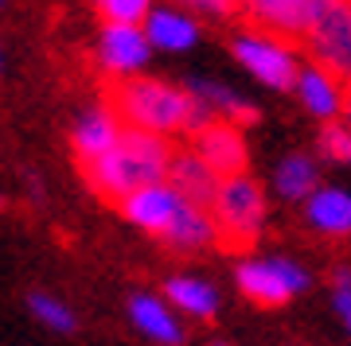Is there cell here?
<instances>
[{"instance_id":"obj_9","label":"cell","mask_w":351,"mask_h":346,"mask_svg":"<svg viewBox=\"0 0 351 346\" xmlns=\"http://www.w3.org/2000/svg\"><path fill=\"white\" fill-rule=\"evenodd\" d=\"M195 156L211 168L219 179H234L246 168V140H242L239 124L215 121L211 129H203L195 136Z\"/></svg>"},{"instance_id":"obj_23","label":"cell","mask_w":351,"mask_h":346,"mask_svg":"<svg viewBox=\"0 0 351 346\" xmlns=\"http://www.w3.org/2000/svg\"><path fill=\"white\" fill-rule=\"evenodd\" d=\"M320 156H324V160L351 163V133H348V124H328L324 133H320Z\"/></svg>"},{"instance_id":"obj_1","label":"cell","mask_w":351,"mask_h":346,"mask_svg":"<svg viewBox=\"0 0 351 346\" xmlns=\"http://www.w3.org/2000/svg\"><path fill=\"white\" fill-rule=\"evenodd\" d=\"M172 148L164 136L152 133H137V129H125L121 144L101 156V160L86 163V179L98 195L121 198L125 202L133 191L152 183H168V172H172Z\"/></svg>"},{"instance_id":"obj_6","label":"cell","mask_w":351,"mask_h":346,"mask_svg":"<svg viewBox=\"0 0 351 346\" xmlns=\"http://www.w3.org/2000/svg\"><path fill=\"white\" fill-rule=\"evenodd\" d=\"M98 59L101 66L117 78H137L152 59V43L145 36V27H121V24H106L98 31Z\"/></svg>"},{"instance_id":"obj_5","label":"cell","mask_w":351,"mask_h":346,"mask_svg":"<svg viewBox=\"0 0 351 346\" xmlns=\"http://www.w3.org/2000/svg\"><path fill=\"white\" fill-rule=\"evenodd\" d=\"M239 280V292L250 304H262V308H281L293 296H301L308 288V272L301 269V261L289 257H262V261H246L234 272Z\"/></svg>"},{"instance_id":"obj_18","label":"cell","mask_w":351,"mask_h":346,"mask_svg":"<svg viewBox=\"0 0 351 346\" xmlns=\"http://www.w3.org/2000/svg\"><path fill=\"white\" fill-rule=\"evenodd\" d=\"M164 296H168V304L176 311L195 315V319H211L215 311H219V292L207 280H199V276H172L164 284Z\"/></svg>"},{"instance_id":"obj_12","label":"cell","mask_w":351,"mask_h":346,"mask_svg":"<svg viewBox=\"0 0 351 346\" xmlns=\"http://www.w3.org/2000/svg\"><path fill=\"white\" fill-rule=\"evenodd\" d=\"M168 187H172L188 207L207 211V207H215V198H219V191H223V179H219V175H215L211 168L195 156V152H188V156H176V160H172Z\"/></svg>"},{"instance_id":"obj_16","label":"cell","mask_w":351,"mask_h":346,"mask_svg":"<svg viewBox=\"0 0 351 346\" xmlns=\"http://www.w3.org/2000/svg\"><path fill=\"white\" fill-rule=\"evenodd\" d=\"M145 36L160 51H188L199 43V24L180 8H152L145 20Z\"/></svg>"},{"instance_id":"obj_11","label":"cell","mask_w":351,"mask_h":346,"mask_svg":"<svg viewBox=\"0 0 351 346\" xmlns=\"http://www.w3.org/2000/svg\"><path fill=\"white\" fill-rule=\"evenodd\" d=\"M324 0H258L250 4V12L258 24L274 27L277 36H304L316 27V20L324 16Z\"/></svg>"},{"instance_id":"obj_7","label":"cell","mask_w":351,"mask_h":346,"mask_svg":"<svg viewBox=\"0 0 351 346\" xmlns=\"http://www.w3.org/2000/svg\"><path fill=\"white\" fill-rule=\"evenodd\" d=\"M308 47L320 66L336 75H351V4H328L324 16L308 31Z\"/></svg>"},{"instance_id":"obj_27","label":"cell","mask_w":351,"mask_h":346,"mask_svg":"<svg viewBox=\"0 0 351 346\" xmlns=\"http://www.w3.org/2000/svg\"><path fill=\"white\" fill-rule=\"evenodd\" d=\"M348 331H351V319H348Z\"/></svg>"},{"instance_id":"obj_28","label":"cell","mask_w":351,"mask_h":346,"mask_svg":"<svg viewBox=\"0 0 351 346\" xmlns=\"http://www.w3.org/2000/svg\"><path fill=\"white\" fill-rule=\"evenodd\" d=\"M348 86H351V75H348Z\"/></svg>"},{"instance_id":"obj_4","label":"cell","mask_w":351,"mask_h":346,"mask_svg":"<svg viewBox=\"0 0 351 346\" xmlns=\"http://www.w3.org/2000/svg\"><path fill=\"white\" fill-rule=\"evenodd\" d=\"M230 51H234V59H239L258 82H265L269 90H297V82H301L304 66L297 62V51L285 47V43L277 36H269V31H242V36H234Z\"/></svg>"},{"instance_id":"obj_20","label":"cell","mask_w":351,"mask_h":346,"mask_svg":"<svg viewBox=\"0 0 351 346\" xmlns=\"http://www.w3.org/2000/svg\"><path fill=\"white\" fill-rule=\"evenodd\" d=\"M215 237H219V226H215L211 214L199 211V207H184L180 218L172 222V230L164 234V241L176 249H203V245H211Z\"/></svg>"},{"instance_id":"obj_13","label":"cell","mask_w":351,"mask_h":346,"mask_svg":"<svg viewBox=\"0 0 351 346\" xmlns=\"http://www.w3.org/2000/svg\"><path fill=\"white\" fill-rule=\"evenodd\" d=\"M304 218L320 237H351V191L343 187H320L308 202H304Z\"/></svg>"},{"instance_id":"obj_19","label":"cell","mask_w":351,"mask_h":346,"mask_svg":"<svg viewBox=\"0 0 351 346\" xmlns=\"http://www.w3.org/2000/svg\"><path fill=\"white\" fill-rule=\"evenodd\" d=\"M274 187L277 195L289 198V202H297V198H308L320 191V168H316L313 156H285V160L277 163V175H274Z\"/></svg>"},{"instance_id":"obj_14","label":"cell","mask_w":351,"mask_h":346,"mask_svg":"<svg viewBox=\"0 0 351 346\" xmlns=\"http://www.w3.org/2000/svg\"><path fill=\"white\" fill-rule=\"evenodd\" d=\"M129 319L141 334H149L152 343L160 346H180L184 343V323L176 319V311L164 304L160 296H149V292H137L129 300Z\"/></svg>"},{"instance_id":"obj_8","label":"cell","mask_w":351,"mask_h":346,"mask_svg":"<svg viewBox=\"0 0 351 346\" xmlns=\"http://www.w3.org/2000/svg\"><path fill=\"white\" fill-rule=\"evenodd\" d=\"M188 202L176 195L168 183H152V187H141V191H133V195L121 202V214H125L129 222L137 226V230H145V234H168L172 230V222L180 218V211H184Z\"/></svg>"},{"instance_id":"obj_25","label":"cell","mask_w":351,"mask_h":346,"mask_svg":"<svg viewBox=\"0 0 351 346\" xmlns=\"http://www.w3.org/2000/svg\"><path fill=\"white\" fill-rule=\"evenodd\" d=\"M343 124H348V133H351V105H348V121H343Z\"/></svg>"},{"instance_id":"obj_26","label":"cell","mask_w":351,"mask_h":346,"mask_svg":"<svg viewBox=\"0 0 351 346\" xmlns=\"http://www.w3.org/2000/svg\"><path fill=\"white\" fill-rule=\"evenodd\" d=\"M215 346H226V343H215Z\"/></svg>"},{"instance_id":"obj_21","label":"cell","mask_w":351,"mask_h":346,"mask_svg":"<svg viewBox=\"0 0 351 346\" xmlns=\"http://www.w3.org/2000/svg\"><path fill=\"white\" fill-rule=\"evenodd\" d=\"M27 308H32V315H36L39 323H47L51 331H75L71 308L59 304L55 296H47V292H32V296H27Z\"/></svg>"},{"instance_id":"obj_22","label":"cell","mask_w":351,"mask_h":346,"mask_svg":"<svg viewBox=\"0 0 351 346\" xmlns=\"http://www.w3.org/2000/svg\"><path fill=\"white\" fill-rule=\"evenodd\" d=\"M98 12L106 24H121V27H145V20H149L152 4H145V0H101Z\"/></svg>"},{"instance_id":"obj_10","label":"cell","mask_w":351,"mask_h":346,"mask_svg":"<svg viewBox=\"0 0 351 346\" xmlns=\"http://www.w3.org/2000/svg\"><path fill=\"white\" fill-rule=\"evenodd\" d=\"M297 98H301V105L313 113V117H320V121H336L339 113H348V105H351L348 94H343L339 75L328 70V66H320V62H313V66L301 70Z\"/></svg>"},{"instance_id":"obj_3","label":"cell","mask_w":351,"mask_h":346,"mask_svg":"<svg viewBox=\"0 0 351 346\" xmlns=\"http://www.w3.org/2000/svg\"><path fill=\"white\" fill-rule=\"evenodd\" d=\"M215 226L230 245H250L258 241L265 226V195L250 175L223 179V191L215 198Z\"/></svg>"},{"instance_id":"obj_17","label":"cell","mask_w":351,"mask_h":346,"mask_svg":"<svg viewBox=\"0 0 351 346\" xmlns=\"http://www.w3.org/2000/svg\"><path fill=\"white\" fill-rule=\"evenodd\" d=\"M188 94H191L195 101H203L211 113H223L230 124H234V121H242V124L258 121V109H254L250 101L242 98V94H234L230 86H223V82H211V78H191Z\"/></svg>"},{"instance_id":"obj_15","label":"cell","mask_w":351,"mask_h":346,"mask_svg":"<svg viewBox=\"0 0 351 346\" xmlns=\"http://www.w3.org/2000/svg\"><path fill=\"white\" fill-rule=\"evenodd\" d=\"M121 136H125V129L117 124V117H113L110 109H94L75 124L71 140H75L78 156L86 163H94V160H101V156H110V152L121 144Z\"/></svg>"},{"instance_id":"obj_2","label":"cell","mask_w":351,"mask_h":346,"mask_svg":"<svg viewBox=\"0 0 351 346\" xmlns=\"http://www.w3.org/2000/svg\"><path fill=\"white\" fill-rule=\"evenodd\" d=\"M113 105L121 113V121H129V129L168 136V133L188 129L195 98L188 90L160 82V78H129V82H121L113 90Z\"/></svg>"},{"instance_id":"obj_24","label":"cell","mask_w":351,"mask_h":346,"mask_svg":"<svg viewBox=\"0 0 351 346\" xmlns=\"http://www.w3.org/2000/svg\"><path fill=\"white\" fill-rule=\"evenodd\" d=\"M332 284H336V292H351V269H336Z\"/></svg>"}]
</instances>
